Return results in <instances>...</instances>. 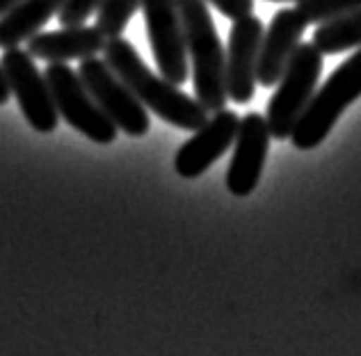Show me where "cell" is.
Returning <instances> with one entry per match:
<instances>
[{
  "instance_id": "cell-20",
  "label": "cell",
  "mask_w": 361,
  "mask_h": 356,
  "mask_svg": "<svg viewBox=\"0 0 361 356\" xmlns=\"http://www.w3.org/2000/svg\"><path fill=\"white\" fill-rule=\"evenodd\" d=\"M12 96V91H9V85H7V78H5V71L0 67V106H5Z\"/></svg>"
},
{
  "instance_id": "cell-17",
  "label": "cell",
  "mask_w": 361,
  "mask_h": 356,
  "mask_svg": "<svg viewBox=\"0 0 361 356\" xmlns=\"http://www.w3.org/2000/svg\"><path fill=\"white\" fill-rule=\"evenodd\" d=\"M295 9L307 23H325L361 9V0H295Z\"/></svg>"
},
{
  "instance_id": "cell-4",
  "label": "cell",
  "mask_w": 361,
  "mask_h": 356,
  "mask_svg": "<svg viewBox=\"0 0 361 356\" xmlns=\"http://www.w3.org/2000/svg\"><path fill=\"white\" fill-rule=\"evenodd\" d=\"M322 64H325L322 53L313 44H300L295 53L290 55L277 82L279 87L268 103V115H265L270 135L274 139H288L293 135L298 119L316 94Z\"/></svg>"
},
{
  "instance_id": "cell-12",
  "label": "cell",
  "mask_w": 361,
  "mask_h": 356,
  "mask_svg": "<svg viewBox=\"0 0 361 356\" xmlns=\"http://www.w3.org/2000/svg\"><path fill=\"white\" fill-rule=\"evenodd\" d=\"M307 21L304 16L293 9H279L272 16L268 30L263 32L261 51H259V67H256V82H261L263 87L277 85L283 69L290 60V55L295 53L300 46V39L304 30H307Z\"/></svg>"
},
{
  "instance_id": "cell-10",
  "label": "cell",
  "mask_w": 361,
  "mask_h": 356,
  "mask_svg": "<svg viewBox=\"0 0 361 356\" xmlns=\"http://www.w3.org/2000/svg\"><path fill=\"white\" fill-rule=\"evenodd\" d=\"M270 137L268 121L259 112H250L240 119L233 155L226 170V187L233 196H247L256 190L268 158Z\"/></svg>"
},
{
  "instance_id": "cell-15",
  "label": "cell",
  "mask_w": 361,
  "mask_h": 356,
  "mask_svg": "<svg viewBox=\"0 0 361 356\" xmlns=\"http://www.w3.org/2000/svg\"><path fill=\"white\" fill-rule=\"evenodd\" d=\"M311 44L322 55H338L350 49H361V9L318 23Z\"/></svg>"
},
{
  "instance_id": "cell-19",
  "label": "cell",
  "mask_w": 361,
  "mask_h": 356,
  "mask_svg": "<svg viewBox=\"0 0 361 356\" xmlns=\"http://www.w3.org/2000/svg\"><path fill=\"white\" fill-rule=\"evenodd\" d=\"M206 3H211L217 12L231 18V21L247 14H254V0H206Z\"/></svg>"
},
{
  "instance_id": "cell-13",
  "label": "cell",
  "mask_w": 361,
  "mask_h": 356,
  "mask_svg": "<svg viewBox=\"0 0 361 356\" xmlns=\"http://www.w3.org/2000/svg\"><path fill=\"white\" fill-rule=\"evenodd\" d=\"M106 37L97 25H69L55 32H37L27 39V53L44 62H71L99 55Z\"/></svg>"
},
{
  "instance_id": "cell-3",
  "label": "cell",
  "mask_w": 361,
  "mask_h": 356,
  "mask_svg": "<svg viewBox=\"0 0 361 356\" xmlns=\"http://www.w3.org/2000/svg\"><path fill=\"white\" fill-rule=\"evenodd\" d=\"M361 96V49L353 58H348L341 67L334 69V73L325 80L309 101L307 110L302 112L295 128H293V146L302 151L320 146L334 128L338 117L343 115L348 106Z\"/></svg>"
},
{
  "instance_id": "cell-22",
  "label": "cell",
  "mask_w": 361,
  "mask_h": 356,
  "mask_svg": "<svg viewBox=\"0 0 361 356\" xmlns=\"http://www.w3.org/2000/svg\"><path fill=\"white\" fill-rule=\"evenodd\" d=\"M272 3H295V0H272Z\"/></svg>"
},
{
  "instance_id": "cell-21",
  "label": "cell",
  "mask_w": 361,
  "mask_h": 356,
  "mask_svg": "<svg viewBox=\"0 0 361 356\" xmlns=\"http://www.w3.org/2000/svg\"><path fill=\"white\" fill-rule=\"evenodd\" d=\"M16 3H18V0H0V16H5Z\"/></svg>"
},
{
  "instance_id": "cell-14",
  "label": "cell",
  "mask_w": 361,
  "mask_h": 356,
  "mask_svg": "<svg viewBox=\"0 0 361 356\" xmlns=\"http://www.w3.org/2000/svg\"><path fill=\"white\" fill-rule=\"evenodd\" d=\"M64 0H18L5 16H0V49H16L35 37L60 12Z\"/></svg>"
},
{
  "instance_id": "cell-2",
  "label": "cell",
  "mask_w": 361,
  "mask_h": 356,
  "mask_svg": "<svg viewBox=\"0 0 361 356\" xmlns=\"http://www.w3.org/2000/svg\"><path fill=\"white\" fill-rule=\"evenodd\" d=\"M178 9L188 60H192V80L197 94L195 98L208 112H220L229 101L224 78L226 53L213 23L211 9H208L206 0H178Z\"/></svg>"
},
{
  "instance_id": "cell-11",
  "label": "cell",
  "mask_w": 361,
  "mask_h": 356,
  "mask_svg": "<svg viewBox=\"0 0 361 356\" xmlns=\"http://www.w3.org/2000/svg\"><path fill=\"white\" fill-rule=\"evenodd\" d=\"M240 119L231 110L215 112L211 119H206L202 128L195 130V135L188 139L174 155V170L183 178L202 176L208 167L217 163L229 151L235 142Z\"/></svg>"
},
{
  "instance_id": "cell-8",
  "label": "cell",
  "mask_w": 361,
  "mask_h": 356,
  "mask_svg": "<svg viewBox=\"0 0 361 356\" xmlns=\"http://www.w3.org/2000/svg\"><path fill=\"white\" fill-rule=\"evenodd\" d=\"M142 12L160 76L174 85H183L190 67L178 0H142Z\"/></svg>"
},
{
  "instance_id": "cell-9",
  "label": "cell",
  "mask_w": 361,
  "mask_h": 356,
  "mask_svg": "<svg viewBox=\"0 0 361 356\" xmlns=\"http://www.w3.org/2000/svg\"><path fill=\"white\" fill-rule=\"evenodd\" d=\"M263 23L259 16L247 14L235 18L229 32V49H226L224 78L226 94L233 103L245 106L254 98L256 91V67H259V51L263 39Z\"/></svg>"
},
{
  "instance_id": "cell-7",
  "label": "cell",
  "mask_w": 361,
  "mask_h": 356,
  "mask_svg": "<svg viewBox=\"0 0 361 356\" xmlns=\"http://www.w3.org/2000/svg\"><path fill=\"white\" fill-rule=\"evenodd\" d=\"M0 67L5 71L7 85L12 96H16L27 124L37 133L49 135L58 128L60 112L55 108L53 94L44 73L37 69L35 58L27 51L7 49L0 58Z\"/></svg>"
},
{
  "instance_id": "cell-18",
  "label": "cell",
  "mask_w": 361,
  "mask_h": 356,
  "mask_svg": "<svg viewBox=\"0 0 361 356\" xmlns=\"http://www.w3.org/2000/svg\"><path fill=\"white\" fill-rule=\"evenodd\" d=\"M101 3L103 0H64L60 12H58V21L64 27L82 25L101 7Z\"/></svg>"
},
{
  "instance_id": "cell-6",
  "label": "cell",
  "mask_w": 361,
  "mask_h": 356,
  "mask_svg": "<svg viewBox=\"0 0 361 356\" xmlns=\"http://www.w3.org/2000/svg\"><path fill=\"white\" fill-rule=\"evenodd\" d=\"M78 76L85 82V87L90 89L92 98L99 103V108L112 119V124L121 133L130 137L147 135V130L151 128L147 108L123 85V80L110 69L106 60L97 58V55L80 60Z\"/></svg>"
},
{
  "instance_id": "cell-1",
  "label": "cell",
  "mask_w": 361,
  "mask_h": 356,
  "mask_svg": "<svg viewBox=\"0 0 361 356\" xmlns=\"http://www.w3.org/2000/svg\"><path fill=\"white\" fill-rule=\"evenodd\" d=\"M103 55H106L103 60L123 80V85L156 117L180 130H197L206 124L208 110L202 103L190 94L180 91L178 85L169 82L167 78L156 76L140 58V53L133 49V44L121 39V37L106 39Z\"/></svg>"
},
{
  "instance_id": "cell-16",
  "label": "cell",
  "mask_w": 361,
  "mask_h": 356,
  "mask_svg": "<svg viewBox=\"0 0 361 356\" xmlns=\"http://www.w3.org/2000/svg\"><path fill=\"white\" fill-rule=\"evenodd\" d=\"M142 7V0H103L97 9V27L106 39L121 37L130 23V18L137 14Z\"/></svg>"
},
{
  "instance_id": "cell-5",
  "label": "cell",
  "mask_w": 361,
  "mask_h": 356,
  "mask_svg": "<svg viewBox=\"0 0 361 356\" xmlns=\"http://www.w3.org/2000/svg\"><path fill=\"white\" fill-rule=\"evenodd\" d=\"M44 76L49 80L55 108H58L60 117L66 124L97 144L115 142L119 128L92 98L78 71H73L66 62H49V69L44 71Z\"/></svg>"
}]
</instances>
